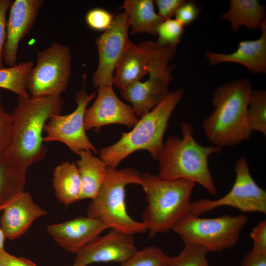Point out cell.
Here are the masks:
<instances>
[{
	"label": "cell",
	"instance_id": "52a82bcc",
	"mask_svg": "<svg viewBox=\"0 0 266 266\" xmlns=\"http://www.w3.org/2000/svg\"><path fill=\"white\" fill-rule=\"evenodd\" d=\"M248 221L244 214L204 218L188 213L175 224L171 230L184 244H198L208 252H221L237 244Z\"/></svg>",
	"mask_w": 266,
	"mask_h": 266
},
{
	"label": "cell",
	"instance_id": "60d3db41",
	"mask_svg": "<svg viewBox=\"0 0 266 266\" xmlns=\"http://www.w3.org/2000/svg\"><path fill=\"white\" fill-rule=\"evenodd\" d=\"M0 266H1V264L0 262Z\"/></svg>",
	"mask_w": 266,
	"mask_h": 266
},
{
	"label": "cell",
	"instance_id": "4316f807",
	"mask_svg": "<svg viewBox=\"0 0 266 266\" xmlns=\"http://www.w3.org/2000/svg\"><path fill=\"white\" fill-rule=\"evenodd\" d=\"M172 258L160 248L150 246L137 250L120 266H166Z\"/></svg>",
	"mask_w": 266,
	"mask_h": 266
},
{
	"label": "cell",
	"instance_id": "6da1fadb",
	"mask_svg": "<svg viewBox=\"0 0 266 266\" xmlns=\"http://www.w3.org/2000/svg\"><path fill=\"white\" fill-rule=\"evenodd\" d=\"M64 100L61 95L40 98L18 96L13 109L11 140L4 153L26 168L42 160L47 150L42 133L49 118L62 110Z\"/></svg>",
	"mask_w": 266,
	"mask_h": 266
},
{
	"label": "cell",
	"instance_id": "74e56055",
	"mask_svg": "<svg viewBox=\"0 0 266 266\" xmlns=\"http://www.w3.org/2000/svg\"><path fill=\"white\" fill-rule=\"evenodd\" d=\"M1 211V208L0 206V212ZM5 237L0 226V251L4 250V244Z\"/></svg>",
	"mask_w": 266,
	"mask_h": 266
},
{
	"label": "cell",
	"instance_id": "83f0119b",
	"mask_svg": "<svg viewBox=\"0 0 266 266\" xmlns=\"http://www.w3.org/2000/svg\"><path fill=\"white\" fill-rule=\"evenodd\" d=\"M184 32V26L175 19L163 21L157 29L156 44L160 47L175 50Z\"/></svg>",
	"mask_w": 266,
	"mask_h": 266
},
{
	"label": "cell",
	"instance_id": "d6a6232c",
	"mask_svg": "<svg viewBox=\"0 0 266 266\" xmlns=\"http://www.w3.org/2000/svg\"><path fill=\"white\" fill-rule=\"evenodd\" d=\"M253 241V251L266 254V221L263 220L253 227L250 233Z\"/></svg>",
	"mask_w": 266,
	"mask_h": 266
},
{
	"label": "cell",
	"instance_id": "4dcf8cb0",
	"mask_svg": "<svg viewBox=\"0 0 266 266\" xmlns=\"http://www.w3.org/2000/svg\"><path fill=\"white\" fill-rule=\"evenodd\" d=\"M12 117L3 108L0 94V156L8 148L11 140Z\"/></svg>",
	"mask_w": 266,
	"mask_h": 266
},
{
	"label": "cell",
	"instance_id": "3957f363",
	"mask_svg": "<svg viewBox=\"0 0 266 266\" xmlns=\"http://www.w3.org/2000/svg\"><path fill=\"white\" fill-rule=\"evenodd\" d=\"M182 137L169 136L158 160V177L164 180H186L202 186L215 197L217 191L208 166V158L220 153L222 148L204 146L195 139L193 125L182 121L179 124Z\"/></svg>",
	"mask_w": 266,
	"mask_h": 266
},
{
	"label": "cell",
	"instance_id": "484cf974",
	"mask_svg": "<svg viewBox=\"0 0 266 266\" xmlns=\"http://www.w3.org/2000/svg\"><path fill=\"white\" fill-rule=\"evenodd\" d=\"M250 130L266 136V92L263 89L251 91L247 110Z\"/></svg>",
	"mask_w": 266,
	"mask_h": 266
},
{
	"label": "cell",
	"instance_id": "8fae6325",
	"mask_svg": "<svg viewBox=\"0 0 266 266\" xmlns=\"http://www.w3.org/2000/svg\"><path fill=\"white\" fill-rule=\"evenodd\" d=\"M174 53L175 50L167 49L149 72L147 80L135 82L120 90L123 98L132 104L139 118L155 107L169 92L173 66L169 63Z\"/></svg>",
	"mask_w": 266,
	"mask_h": 266
},
{
	"label": "cell",
	"instance_id": "d6986e66",
	"mask_svg": "<svg viewBox=\"0 0 266 266\" xmlns=\"http://www.w3.org/2000/svg\"><path fill=\"white\" fill-rule=\"evenodd\" d=\"M260 29L261 35L257 39L239 42L234 52L223 54L208 51L205 56L211 65L223 63H235L242 65L254 73L266 72V19Z\"/></svg>",
	"mask_w": 266,
	"mask_h": 266
},
{
	"label": "cell",
	"instance_id": "277c9868",
	"mask_svg": "<svg viewBox=\"0 0 266 266\" xmlns=\"http://www.w3.org/2000/svg\"><path fill=\"white\" fill-rule=\"evenodd\" d=\"M184 94L181 88L169 92L155 107L139 118L132 130L123 132L114 144L101 148L99 158L108 167L117 168L131 154L145 150L158 160L164 148L163 136L170 118Z\"/></svg>",
	"mask_w": 266,
	"mask_h": 266
},
{
	"label": "cell",
	"instance_id": "8992f818",
	"mask_svg": "<svg viewBox=\"0 0 266 266\" xmlns=\"http://www.w3.org/2000/svg\"><path fill=\"white\" fill-rule=\"evenodd\" d=\"M132 184L142 186L141 174L138 171L132 168L118 169L108 166L100 192L89 203L87 216L100 220L109 229L129 234L147 232L143 223L133 219L127 210L125 188Z\"/></svg>",
	"mask_w": 266,
	"mask_h": 266
},
{
	"label": "cell",
	"instance_id": "7c38bea8",
	"mask_svg": "<svg viewBox=\"0 0 266 266\" xmlns=\"http://www.w3.org/2000/svg\"><path fill=\"white\" fill-rule=\"evenodd\" d=\"M130 27L126 14L119 13L115 16L111 26L96 38L99 60L92 77L95 87L113 86L115 69L130 42Z\"/></svg>",
	"mask_w": 266,
	"mask_h": 266
},
{
	"label": "cell",
	"instance_id": "9a60e30c",
	"mask_svg": "<svg viewBox=\"0 0 266 266\" xmlns=\"http://www.w3.org/2000/svg\"><path fill=\"white\" fill-rule=\"evenodd\" d=\"M133 236L110 229L106 234L98 236L77 253L74 264L87 266L99 262L121 264L137 250Z\"/></svg>",
	"mask_w": 266,
	"mask_h": 266
},
{
	"label": "cell",
	"instance_id": "ab89813d",
	"mask_svg": "<svg viewBox=\"0 0 266 266\" xmlns=\"http://www.w3.org/2000/svg\"><path fill=\"white\" fill-rule=\"evenodd\" d=\"M77 266V265H75V264H73L72 265H69V266Z\"/></svg>",
	"mask_w": 266,
	"mask_h": 266
},
{
	"label": "cell",
	"instance_id": "4fadbf2b",
	"mask_svg": "<svg viewBox=\"0 0 266 266\" xmlns=\"http://www.w3.org/2000/svg\"><path fill=\"white\" fill-rule=\"evenodd\" d=\"M97 92L94 102L85 112L86 130L98 132L102 127L113 124L132 127L139 121L133 107L117 96L113 86L99 87Z\"/></svg>",
	"mask_w": 266,
	"mask_h": 266
},
{
	"label": "cell",
	"instance_id": "5bb4252c",
	"mask_svg": "<svg viewBox=\"0 0 266 266\" xmlns=\"http://www.w3.org/2000/svg\"><path fill=\"white\" fill-rule=\"evenodd\" d=\"M166 48L159 47L155 42L150 41L138 44L130 41L115 69L113 85L122 90L140 81L153 69Z\"/></svg>",
	"mask_w": 266,
	"mask_h": 266
},
{
	"label": "cell",
	"instance_id": "2e32d148",
	"mask_svg": "<svg viewBox=\"0 0 266 266\" xmlns=\"http://www.w3.org/2000/svg\"><path fill=\"white\" fill-rule=\"evenodd\" d=\"M45 2L44 0H16L12 2L2 52L3 61L9 67L16 65L19 43L33 28Z\"/></svg>",
	"mask_w": 266,
	"mask_h": 266
},
{
	"label": "cell",
	"instance_id": "f35d334b",
	"mask_svg": "<svg viewBox=\"0 0 266 266\" xmlns=\"http://www.w3.org/2000/svg\"><path fill=\"white\" fill-rule=\"evenodd\" d=\"M201 266H209L207 259L203 262Z\"/></svg>",
	"mask_w": 266,
	"mask_h": 266
},
{
	"label": "cell",
	"instance_id": "7a4b0ae2",
	"mask_svg": "<svg viewBox=\"0 0 266 266\" xmlns=\"http://www.w3.org/2000/svg\"><path fill=\"white\" fill-rule=\"evenodd\" d=\"M252 89L247 78H239L219 86L214 91L213 112L203 121L207 139L214 146H233L248 140L252 132L247 110Z\"/></svg>",
	"mask_w": 266,
	"mask_h": 266
},
{
	"label": "cell",
	"instance_id": "30bf717a",
	"mask_svg": "<svg viewBox=\"0 0 266 266\" xmlns=\"http://www.w3.org/2000/svg\"><path fill=\"white\" fill-rule=\"evenodd\" d=\"M96 95V92L88 94L84 88L78 90L75 94V110L67 115L52 116L44 127L46 135L43 141L62 142L77 155L81 151L96 154L97 151L88 138L84 126L87 105Z\"/></svg>",
	"mask_w": 266,
	"mask_h": 266
},
{
	"label": "cell",
	"instance_id": "603a6c76",
	"mask_svg": "<svg viewBox=\"0 0 266 266\" xmlns=\"http://www.w3.org/2000/svg\"><path fill=\"white\" fill-rule=\"evenodd\" d=\"M53 186L57 199L66 206L80 200L81 182L76 164L66 161L58 165L54 170Z\"/></svg>",
	"mask_w": 266,
	"mask_h": 266
},
{
	"label": "cell",
	"instance_id": "d590c367",
	"mask_svg": "<svg viewBox=\"0 0 266 266\" xmlns=\"http://www.w3.org/2000/svg\"><path fill=\"white\" fill-rule=\"evenodd\" d=\"M0 262L1 266H37L31 261L22 257L13 256L5 249L0 251Z\"/></svg>",
	"mask_w": 266,
	"mask_h": 266
},
{
	"label": "cell",
	"instance_id": "ac0fdd59",
	"mask_svg": "<svg viewBox=\"0 0 266 266\" xmlns=\"http://www.w3.org/2000/svg\"><path fill=\"white\" fill-rule=\"evenodd\" d=\"M0 207L3 213L0 226L5 238L10 240L23 235L35 220L47 214L33 201L31 194L24 191Z\"/></svg>",
	"mask_w": 266,
	"mask_h": 266
},
{
	"label": "cell",
	"instance_id": "5b68a950",
	"mask_svg": "<svg viewBox=\"0 0 266 266\" xmlns=\"http://www.w3.org/2000/svg\"><path fill=\"white\" fill-rule=\"evenodd\" d=\"M147 205L142 222L149 236L167 233L189 213L196 183L186 180H164L149 172L141 174Z\"/></svg>",
	"mask_w": 266,
	"mask_h": 266
},
{
	"label": "cell",
	"instance_id": "7402d4cb",
	"mask_svg": "<svg viewBox=\"0 0 266 266\" xmlns=\"http://www.w3.org/2000/svg\"><path fill=\"white\" fill-rule=\"evenodd\" d=\"M265 6L257 0H231L228 10L220 17L228 21L231 29L238 32L240 27L259 29L265 18Z\"/></svg>",
	"mask_w": 266,
	"mask_h": 266
},
{
	"label": "cell",
	"instance_id": "cb8c5ba5",
	"mask_svg": "<svg viewBox=\"0 0 266 266\" xmlns=\"http://www.w3.org/2000/svg\"><path fill=\"white\" fill-rule=\"evenodd\" d=\"M27 170L5 154L0 156V206L24 191Z\"/></svg>",
	"mask_w": 266,
	"mask_h": 266
},
{
	"label": "cell",
	"instance_id": "ba28073f",
	"mask_svg": "<svg viewBox=\"0 0 266 266\" xmlns=\"http://www.w3.org/2000/svg\"><path fill=\"white\" fill-rule=\"evenodd\" d=\"M71 61L69 47L57 42L38 51L36 64L26 80L27 90L31 97L40 98L61 95L69 85Z\"/></svg>",
	"mask_w": 266,
	"mask_h": 266
},
{
	"label": "cell",
	"instance_id": "44dd1931",
	"mask_svg": "<svg viewBox=\"0 0 266 266\" xmlns=\"http://www.w3.org/2000/svg\"><path fill=\"white\" fill-rule=\"evenodd\" d=\"M152 0H126L120 8L127 15L132 34L147 33L157 36V29L164 20L155 11Z\"/></svg>",
	"mask_w": 266,
	"mask_h": 266
},
{
	"label": "cell",
	"instance_id": "e0dca14e",
	"mask_svg": "<svg viewBox=\"0 0 266 266\" xmlns=\"http://www.w3.org/2000/svg\"><path fill=\"white\" fill-rule=\"evenodd\" d=\"M108 229L100 220L87 216L50 225L47 230L57 244L66 251L77 254Z\"/></svg>",
	"mask_w": 266,
	"mask_h": 266
},
{
	"label": "cell",
	"instance_id": "836d02e7",
	"mask_svg": "<svg viewBox=\"0 0 266 266\" xmlns=\"http://www.w3.org/2000/svg\"><path fill=\"white\" fill-rule=\"evenodd\" d=\"M12 2L11 0H0V69L5 68L2 52L6 38V13Z\"/></svg>",
	"mask_w": 266,
	"mask_h": 266
},
{
	"label": "cell",
	"instance_id": "f1b7e54d",
	"mask_svg": "<svg viewBox=\"0 0 266 266\" xmlns=\"http://www.w3.org/2000/svg\"><path fill=\"white\" fill-rule=\"evenodd\" d=\"M208 251L202 246L192 243L184 244V247L176 256L172 257L166 266H201L206 259Z\"/></svg>",
	"mask_w": 266,
	"mask_h": 266
},
{
	"label": "cell",
	"instance_id": "1f68e13d",
	"mask_svg": "<svg viewBox=\"0 0 266 266\" xmlns=\"http://www.w3.org/2000/svg\"><path fill=\"white\" fill-rule=\"evenodd\" d=\"M200 10V6L196 2L186 1L177 10L175 19L185 27L197 19Z\"/></svg>",
	"mask_w": 266,
	"mask_h": 266
},
{
	"label": "cell",
	"instance_id": "d4e9b609",
	"mask_svg": "<svg viewBox=\"0 0 266 266\" xmlns=\"http://www.w3.org/2000/svg\"><path fill=\"white\" fill-rule=\"evenodd\" d=\"M33 66V62L28 61L0 69V88L11 91L18 97H30L26 88V80Z\"/></svg>",
	"mask_w": 266,
	"mask_h": 266
},
{
	"label": "cell",
	"instance_id": "e575fe53",
	"mask_svg": "<svg viewBox=\"0 0 266 266\" xmlns=\"http://www.w3.org/2000/svg\"><path fill=\"white\" fill-rule=\"evenodd\" d=\"M158 15L164 21L171 19L178 9L186 1L185 0H155Z\"/></svg>",
	"mask_w": 266,
	"mask_h": 266
},
{
	"label": "cell",
	"instance_id": "ffe728a7",
	"mask_svg": "<svg viewBox=\"0 0 266 266\" xmlns=\"http://www.w3.org/2000/svg\"><path fill=\"white\" fill-rule=\"evenodd\" d=\"M76 161L81 182L80 200L94 199L100 192L105 179L108 166L92 153L81 151Z\"/></svg>",
	"mask_w": 266,
	"mask_h": 266
},
{
	"label": "cell",
	"instance_id": "9c48e42d",
	"mask_svg": "<svg viewBox=\"0 0 266 266\" xmlns=\"http://www.w3.org/2000/svg\"><path fill=\"white\" fill-rule=\"evenodd\" d=\"M235 179L226 195L216 200L200 199L192 201L189 214L200 216L223 206L238 209L244 213H266V191L252 178L246 158L241 157L235 164Z\"/></svg>",
	"mask_w": 266,
	"mask_h": 266
},
{
	"label": "cell",
	"instance_id": "f546056e",
	"mask_svg": "<svg viewBox=\"0 0 266 266\" xmlns=\"http://www.w3.org/2000/svg\"><path fill=\"white\" fill-rule=\"evenodd\" d=\"M115 16L110 12L101 8H95L86 13L85 20L87 25L92 29L104 32L112 25Z\"/></svg>",
	"mask_w": 266,
	"mask_h": 266
},
{
	"label": "cell",
	"instance_id": "8d00e7d4",
	"mask_svg": "<svg viewBox=\"0 0 266 266\" xmlns=\"http://www.w3.org/2000/svg\"><path fill=\"white\" fill-rule=\"evenodd\" d=\"M240 266H266V254L251 249L242 259Z\"/></svg>",
	"mask_w": 266,
	"mask_h": 266
}]
</instances>
